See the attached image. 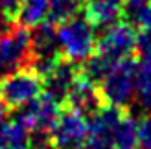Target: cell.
<instances>
[{"mask_svg":"<svg viewBox=\"0 0 151 149\" xmlns=\"http://www.w3.org/2000/svg\"><path fill=\"white\" fill-rule=\"evenodd\" d=\"M57 42L65 59L81 64L96 52V26L85 13H78L57 24Z\"/></svg>","mask_w":151,"mask_h":149,"instance_id":"6da1fadb","label":"cell"},{"mask_svg":"<svg viewBox=\"0 0 151 149\" xmlns=\"http://www.w3.org/2000/svg\"><path fill=\"white\" fill-rule=\"evenodd\" d=\"M137 70L138 61L134 57L120 59L111 66L101 81H100V92L107 105H114L120 109H127L134 98L137 90Z\"/></svg>","mask_w":151,"mask_h":149,"instance_id":"7a4b0ae2","label":"cell"},{"mask_svg":"<svg viewBox=\"0 0 151 149\" xmlns=\"http://www.w3.org/2000/svg\"><path fill=\"white\" fill-rule=\"evenodd\" d=\"M42 92V76L32 66L20 68L17 72L0 79V100L7 109L17 110L29 103Z\"/></svg>","mask_w":151,"mask_h":149,"instance_id":"3957f363","label":"cell"},{"mask_svg":"<svg viewBox=\"0 0 151 149\" xmlns=\"http://www.w3.org/2000/svg\"><path fill=\"white\" fill-rule=\"evenodd\" d=\"M61 50L57 42V26L50 20L29 28V66L44 76L59 59Z\"/></svg>","mask_w":151,"mask_h":149,"instance_id":"277c9868","label":"cell"},{"mask_svg":"<svg viewBox=\"0 0 151 149\" xmlns=\"http://www.w3.org/2000/svg\"><path fill=\"white\" fill-rule=\"evenodd\" d=\"M137 52V29L125 20H116L101 28L100 37H96V54L120 61L133 57Z\"/></svg>","mask_w":151,"mask_h":149,"instance_id":"5b68a950","label":"cell"},{"mask_svg":"<svg viewBox=\"0 0 151 149\" xmlns=\"http://www.w3.org/2000/svg\"><path fill=\"white\" fill-rule=\"evenodd\" d=\"M88 138V122L85 116L63 107L54 127L50 129V140L54 149H81Z\"/></svg>","mask_w":151,"mask_h":149,"instance_id":"8992f818","label":"cell"},{"mask_svg":"<svg viewBox=\"0 0 151 149\" xmlns=\"http://www.w3.org/2000/svg\"><path fill=\"white\" fill-rule=\"evenodd\" d=\"M29 66V29L17 24L0 37V79Z\"/></svg>","mask_w":151,"mask_h":149,"instance_id":"52a82bcc","label":"cell"},{"mask_svg":"<svg viewBox=\"0 0 151 149\" xmlns=\"http://www.w3.org/2000/svg\"><path fill=\"white\" fill-rule=\"evenodd\" d=\"M61 109L63 107H61L59 101H55L46 92H41L37 98H33L29 103H26L24 107L17 109L19 110L17 118L28 125L29 131L50 133V129L54 127L59 112H61Z\"/></svg>","mask_w":151,"mask_h":149,"instance_id":"ba28073f","label":"cell"},{"mask_svg":"<svg viewBox=\"0 0 151 149\" xmlns=\"http://www.w3.org/2000/svg\"><path fill=\"white\" fill-rule=\"evenodd\" d=\"M79 77V64L70 59L61 57L52 68L42 76V92L52 96L55 101L65 105L72 85Z\"/></svg>","mask_w":151,"mask_h":149,"instance_id":"9c48e42d","label":"cell"},{"mask_svg":"<svg viewBox=\"0 0 151 149\" xmlns=\"http://www.w3.org/2000/svg\"><path fill=\"white\" fill-rule=\"evenodd\" d=\"M65 105L70 107L72 110H76V112H79L81 116L90 118L105 105V101L101 98L100 87L79 76L78 81L72 85L68 96H66Z\"/></svg>","mask_w":151,"mask_h":149,"instance_id":"30bf717a","label":"cell"},{"mask_svg":"<svg viewBox=\"0 0 151 149\" xmlns=\"http://www.w3.org/2000/svg\"><path fill=\"white\" fill-rule=\"evenodd\" d=\"M124 114H125V109H120V107L107 105V103H105L96 114L87 118V122H88V136L111 145L112 131L116 129V125H118L120 120H122Z\"/></svg>","mask_w":151,"mask_h":149,"instance_id":"8fae6325","label":"cell"},{"mask_svg":"<svg viewBox=\"0 0 151 149\" xmlns=\"http://www.w3.org/2000/svg\"><path fill=\"white\" fill-rule=\"evenodd\" d=\"M125 0H85L83 13L96 28H103L122 17Z\"/></svg>","mask_w":151,"mask_h":149,"instance_id":"7c38bea8","label":"cell"},{"mask_svg":"<svg viewBox=\"0 0 151 149\" xmlns=\"http://www.w3.org/2000/svg\"><path fill=\"white\" fill-rule=\"evenodd\" d=\"M111 149H138V120L127 110L112 131Z\"/></svg>","mask_w":151,"mask_h":149,"instance_id":"4fadbf2b","label":"cell"},{"mask_svg":"<svg viewBox=\"0 0 151 149\" xmlns=\"http://www.w3.org/2000/svg\"><path fill=\"white\" fill-rule=\"evenodd\" d=\"M29 131L28 125L19 120H7L0 129V149H29Z\"/></svg>","mask_w":151,"mask_h":149,"instance_id":"5bb4252c","label":"cell"},{"mask_svg":"<svg viewBox=\"0 0 151 149\" xmlns=\"http://www.w3.org/2000/svg\"><path fill=\"white\" fill-rule=\"evenodd\" d=\"M138 105L151 114V57L138 59L137 70V90H134Z\"/></svg>","mask_w":151,"mask_h":149,"instance_id":"9a60e30c","label":"cell"},{"mask_svg":"<svg viewBox=\"0 0 151 149\" xmlns=\"http://www.w3.org/2000/svg\"><path fill=\"white\" fill-rule=\"evenodd\" d=\"M48 19V0H24L17 13V24L33 28Z\"/></svg>","mask_w":151,"mask_h":149,"instance_id":"2e32d148","label":"cell"},{"mask_svg":"<svg viewBox=\"0 0 151 149\" xmlns=\"http://www.w3.org/2000/svg\"><path fill=\"white\" fill-rule=\"evenodd\" d=\"M85 0H48V19L54 24H61V22L72 19L74 15L83 11Z\"/></svg>","mask_w":151,"mask_h":149,"instance_id":"e0dca14e","label":"cell"},{"mask_svg":"<svg viewBox=\"0 0 151 149\" xmlns=\"http://www.w3.org/2000/svg\"><path fill=\"white\" fill-rule=\"evenodd\" d=\"M138 149H151V114L138 120Z\"/></svg>","mask_w":151,"mask_h":149,"instance_id":"ac0fdd59","label":"cell"},{"mask_svg":"<svg viewBox=\"0 0 151 149\" xmlns=\"http://www.w3.org/2000/svg\"><path fill=\"white\" fill-rule=\"evenodd\" d=\"M137 54L138 57H151V26L137 32Z\"/></svg>","mask_w":151,"mask_h":149,"instance_id":"d6986e66","label":"cell"},{"mask_svg":"<svg viewBox=\"0 0 151 149\" xmlns=\"http://www.w3.org/2000/svg\"><path fill=\"white\" fill-rule=\"evenodd\" d=\"M15 26H17V19L11 17V15H7V13H4V11H0V37L7 35Z\"/></svg>","mask_w":151,"mask_h":149,"instance_id":"ffe728a7","label":"cell"},{"mask_svg":"<svg viewBox=\"0 0 151 149\" xmlns=\"http://www.w3.org/2000/svg\"><path fill=\"white\" fill-rule=\"evenodd\" d=\"M22 2H24V0H0V11H4V13L17 19V13L20 9Z\"/></svg>","mask_w":151,"mask_h":149,"instance_id":"44dd1931","label":"cell"},{"mask_svg":"<svg viewBox=\"0 0 151 149\" xmlns=\"http://www.w3.org/2000/svg\"><path fill=\"white\" fill-rule=\"evenodd\" d=\"M7 116H9V109L6 107V103L0 100V129L6 125V122H7Z\"/></svg>","mask_w":151,"mask_h":149,"instance_id":"7402d4cb","label":"cell"},{"mask_svg":"<svg viewBox=\"0 0 151 149\" xmlns=\"http://www.w3.org/2000/svg\"><path fill=\"white\" fill-rule=\"evenodd\" d=\"M33 149H54L52 144H46V145H41V147H33Z\"/></svg>","mask_w":151,"mask_h":149,"instance_id":"603a6c76","label":"cell"}]
</instances>
